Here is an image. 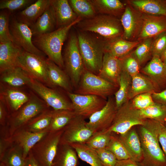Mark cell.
<instances>
[{
    "label": "cell",
    "instance_id": "11a10c76",
    "mask_svg": "<svg viewBox=\"0 0 166 166\" xmlns=\"http://www.w3.org/2000/svg\"><path fill=\"white\" fill-rule=\"evenodd\" d=\"M160 58L163 62L166 61V47L162 54Z\"/></svg>",
    "mask_w": 166,
    "mask_h": 166
},
{
    "label": "cell",
    "instance_id": "44dd1931",
    "mask_svg": "<svg viewBox=\"0 0 166 166\" xmlns=\"http://www.w3.org/2000/svg\"><path fill=\"white\" fill-rule=\"evenodd\" d=\"M50 3L54 13L57 28L68 25L78 18L71 7L68 0H50Z\"/></svg>",
    "mask_w": 166,
    "mask_h": 166
},
{
    "label": "cell",
    "instance_id": "83f0119b",
    "mask_svg": "<svg viewBox=\"0 0 166 166\" xmlns=\"http://www.w3.org/2000/svg\"><path fill=\"white\" fill-rule=\"evenodd\" d=\"M159 92L156 86L149 78L140 73L132 77L128 99L130 100L137 95L142 93H153Z\"/></svg>",
    "mask_w": 166,
    "mask_h": 166
},
{
    "label": "cell",
    "instance_id": "ffe728a7",
    "mask_svg": "<svg viewBox=\"0 0 166 166\" xmlns=\"http://www.w3.org/2000/svg\"><path fill=\"white\" fill-rule=\"evenodd\" d=\"M22 50L13 42H0V73L18 66V58Z\"/></svg>",
    "mask_w": 166,
    "mask_h": 166
},
{
    "label": "cell",
    "instance_id": "9a60e30c",
    "mask_svg": "<svg viewBox=\"0 0 166 166\" xmlns=\"http://www.w3.org/2000/svg\"><path fill=\"white\" fill-rule=\"evenodd\" d=\"M64 129L51 131L42 146L39 152L35 156L33 155L41 166H53Z\"/></svg>",
    "mask_w": 166,
    "mask_h": 166
},
{
    "label": "cell",
    "instance_id": "cb8c5ba5",
    "mask_svg": "<svg viewBox=\"0 0 166 166\" xmlns=\"http://www.w3.org/2000/svg\"><path fill=\"white\" fill-rule=\"evenodd\" d=\"M45 108V105L43 102L36 96H30L29 100L16 117L15 124L17 125L23 124L43 112Z\"/></svg>",
    "mask_w": 166,
    "mask_h": 166
},
{
    "label": "cell",
    "instance_id": "681fc988",
    "mask_svg": "<svg viewBox=\"0 0 166 166\" xmlns=\"http://www.w3.org/2000/svg\"><path fill=\"white\" fill-rule=\"evenodd\" d=\"M52 116V111L45 112L33 122L31 125V128L35 131L42 130L50 125Z\"/></svg>",
    "mask_w": 166,
    "mask_h": 166
},
{
    "label": "cell",
    "instance_id": "f546056e",
    "mask_svg": "<svg viewBox=\"0 0 166 166\" xmlns=\"http://www.w3.org/2000/svg\"><path fill=\"white\" fill-rule=\"evenodd\" d=\"M97 13L118 18L122 16L126 5L119 0H90Z\"/></svg>",
    "mask_w": 166,
    "mask_h": 166
},
{
    "label": "cell",
    "instance_id": "f1b7e54d",
    "mask_svg": "<svg viewBox=\"0 0 166 166\" xmlns=\"http://www.w3.org/2000/svg\"><path fill=\"white\" fill-rule=\"evenodd\" d=\"M1 81L11 87H18L28 85L31 77L21 67L17 66L1 73Z\"/></svg>",
    "mask_w": 166,
    "mask_h": 166
},
{
    "label": "cell",
    "instance_id": "74e56055",
    "mask_svg": "<svg viewBox=\"0 0 166 166\" xmlns=\"http://www.w3.org/2000/svg\"><path fill=\"white\" fill-rule=\"evenodd\" d=\"M138 111L143 119L153 120L164 124L166 123V107L162 104L155 102L152 105Z\"/></svg>",
    "mask_w": 166,
    "mask_h": 166
},
{
    "label": "cell",
    "instance_id": "4dcf8cb0",
    "mask_svg": "<svg viewBox=\"0 0 166 166\" xmlns=\"http://www.w3.org/2000/svg\"><path fill=\"white\" fill-rule=\"evenodd\" d=\"M60 146L55 159L53 166H77V154L69 145L59 144Z\"/></svg>",
    "mask_w": 166,
    "mask_h": 166
},
{
    "label": "cell",
    "instance_id": "f907efd6",
    "mask_svg": "<svg viewBox=\"0 0 166 166\" xmlns=\"http://www.w3.org/2000/svg\"><path fill=\"white\" fill-rule=\"evenodd\" d=\"M2 163L4 166H25V159L22 154L14 152L3 159Z\"/></svg>",
    "mask_w": 166,
    "mask_h": 166
},
{
    "label": "cell",
    "instance_id": "680465c9",
    "mask_svg": "<svg viewBox=\"0 0 166 166\" xmlns=\"http://www.w3.org/2000/svg\"><path fill=\"white\" fill-rule=\"evenodd\" d=\"M164 124L166 126V123H164Z\"/></svg>",
    "mask_w": 166,
    "mask_h": 166
},
{
    "label": "cell",
    "instance_id": "4316f807",
    "mask_svg": "<svg viewBox=\"0 0 166 166\" xmlns=\"http://www.w3.org/2000/svg\"><path fill=\"white\" fill-rule=\"evenodd\" d=\"M50 0H38L20 12L17 18L29 27L43 14L50 4Z\"/></svg>",
    "mask_w": 166,
    "mask_h": 166
},
{
    "label": "cell",
    "instance_id": "e575fe53",
    "mask_svg": "<svg viewBox=\"0 0 166 166\" xmlns=\"http://www.w3.org/2000/svg\"><path fill=\"white\" fill-rule=\"evenodd\" d=\"M132 77L126 73L122 71L120 76L119 86L114 94L117 110L123 104L129 101L128 95L131 85Z\"/></svg>",
    "mask_w": 166,
    "mask_h": 166
},
{
    "label": "cell",
    "instance_id": "d590c367",
    "mask_svg": "<svg viewBox=\"0 0 166 166\" xmlns=\"http://www.w3.org/2000/svg\"><path fill=\"white\" fill-rule=\"evenodd\" d=\"M77 115L73 110H54L52 111V120L50 125L51 131L64 128Z\"/></svg>",
    "mask_w": 166,
    "mask_h": 166
},
{
    "label": "cell",
    "instance_id": "7a4b0ae2",
    "mask_svg": "<svg viewBox=\"0 0 166 166\" xmlns=\"http://www.w3.org/2000/svg\"><path fill=\"white\" fill-rule=\"evenodd\" d=\"M83 19L79 17L73 22L64 26L57 28L46 34L36 37L34 43L38 49L48 56L52 61L62 69L64 68L62 49L64 42L71 28L76 25Z\"/></svg>",
    "mask_w": 166,
    "mask_h": 166
},
{
    "label": "cell",
    "instance_id": "603a6c76",
    "mask_svg": "<svg viewBox=\"0 0 166 166\" xmlns=\"http://www.w3.org/2000/svg\"><path fill=\"white\" fill-rule=\"evenodd\" d=\"M47 61L49 77L53 88L58 87L66 93L73 92V88L65 71L49 58L47 59Z\"/></svg>",
    "mask_w": 166,
    "mask_h": 166
},
{
    "label": "cell",
    "instance_id": "d6a6232c",
    "mask_svg": "<svg viewBox=\"0 0 166 166\" xmlns=\"http://www.w3.org/2000/svg\"><path fill=\"white\" fill-rule=\"evenodd\" d=\"M79 157L91 166H103L96 150L85 143H74L69 145Z\"/></svg>",
    "mask_w": 166,
    "mask_h": 166
},
{
    "label": "cell",
    "instance_id": "7dc6e473",
    "mask_svg": "<svg viewBox=\"0 0 166 166\" xmlns=\"http://www.w3.org/2000/svg\"><path fill=\"white\" fill-rule=\"evenodd\" d=\"M166 47V31L153 38L152 45V57H160Z\"/></svg>",
    "mask_w": 166,
    "mask_h": 166
},
{
    "label": "cell",
    "instance_id": "9c48e42d",
    "mask_svg": "<svg viewBox=\"0 0 166 166\" xmlns=\"http://www.w3.org/2000/svg\"><path fill=\"white\" fill-rule=\"evenodd\" d=\"M28 85L54 110L74 111L70 100L56 90L48 87L32 78Z\"/></svg>",
    "mask_w": 166,
    "mask_h": 166
},
{
    "label": "cell",
    "instance_id": "1f68e13d",
    "mask_svg": "<svg viewBox=\"0 0 166 166\" xmlns=\"http://www.w3.org/2000/svg\"><path fill=\"white\" fill-rule=\"evenodd\" d=\"M1 93V96L15 110H18L24 105L30 98V96L25 93L14 88L3 89Z\"/></svg>",
    "mask_w": 166,
    "mask_h": 166
},
{
    "label": "cell",
    "instance_id": "ab89813d",
    "mask_svg": "<svg viewBox=\"0 0 166 166\" xmlns=\"http://www.w3.org/2000/svg\"><path fill=\"white\" fill-rule=\"evenodd\" d=\"M105 148L113 153L117 160L131 159L117 134L112 133L110 141Z\"/></svg>",
    "mask_w": 166,
    "mask_h": 166
},
{
    "label": "cell",
    "instance_id": "f35d334b",
    "mask_svg": "<svg viewBox=\"0 0 166 166\" xmlns=\"http://www.w3.org/2000/svg\"><path fill=\"white\" fill-rule=\"evenodd\" d=\"M153 39V38H150L143 40L132 52L140 66L152 57V45Z\"/></svg>",
    "mask_w": 166,
    "mask_h": 166
},
{
    "label": "cell",
    "instance_id": "b9f144b4",
    "mask_svg": "<svg viewBox=\"0 0 166 166\" xmlns=\"http://www.w3.org/2000/svg\"><path fill=\"white\" fill-rule=\"evenodd\" d=\"M122 71L132 77L140 73V65L132 52L119 58Z\"/></svg>",
    "mask_w": 166,
    "mask_h": 166
},
{
    "label": "cell",
    "instance_id": "7bdbcfd3",
    "mask_svg": "<svg viewBox=\"0 0 166 166\" xmlns=\"http://www.w3.org/2000/svg\"><path fill=\"white\" fill-rule=\"evenodd\" d=\"M9 13L6 10L0 13V42H13L10 30Z\"/></svg>",
    "mask_w": 166,
    "mask_h": 166
},
{
    "label": "cell",
    "instance_id": "52a82bcc",
    "mask_svg": "<svg viewBox=\"0 0 166 166\" xmlns=\"http://www.w3.org/2000/svg\"><path fill=\"white\" fill-rule=\"evenodd\" d=\"M47 59L23 50L18 58V66L31 78L53 88L49 77Z\"/></svg>",
    "mask_w": 166,
    "mask_h": 166
},
{
    "label": "cell",
    "instance_id": "e0dca14e",
    "mask_svg": "<svg viewBox=\"0 0 166 166\" xmlns=\"http://www.w3.org/2000/svg\"><path fill=\"white\" fill-rule=\"evenodd\" d=\"M143 23L137 41L154 38L166 31V17L143 14Z\"/></svg>",
    "mask_w": 166,
    "mask_h": 166
},
{
    "label": "cell",
    "instance_id": "ac0fdd59",
    "mask_svg": "<svg viewBox=\"0 0 166 166\" xmlns=\"http://www.w3.org/2000/svg\"><path fill=\"white\" fill-rule=\"evenodd\" d=\"M121 72L119 59L105 52L101 68L98 75L119 88Z\"/></svg>",
    "mask_w": 166,
    "mask_h": 166
},
{
    "label": "cell",
    "instance_id": "d6986e66",
    "mask_svg": "<svg viewBox=\"0 0 166 166\" xmlns=\"http://www.w3.org/2000/svg\"><path fill=\"white\" fill-rule=\"evenodd\" d=\"M118 136L131 159L137 164L140 163L143 159V152L139 137L135 127L125 133Z\"/></svg>",
    "mask_w": 166,
    "mask_h": 166
},
{
    "label": "cell",
    "instance_id": "7c38bea8",
    "mask_svg": "<svg viewBox=\"0 0 166 166\" xmlns=\"http://www.w3.org/2000/svg\"><path fill=\"white\" fill-rule=\"evenodd\" d=\"M9 26L13 42L15 44L25 51L44 57L45 54L34 44L33 34L29 26L17 18H13Z\"/></svg>",
    "mask_w": 166,
    "mask_h": 166
},
{
    "label": "cell",
    "instance_id": "277c9868",
    "mask_svg": "<svg viewBox=\"0 0 166 166\" xmlns=\"http://www.w3.org/2000/svg\"><path fill=\"white\" fill-rule=\"evenodd\" d=\"M75 26L80 31L97 34L106 41L122 37L123 34L120 19L110 15L98 14Z\"/></svg>",
    "mask_w": 166,
    "mask_h": 166
},
{
    "label": "cell",
    "instance_id": "836d02e7",
    "mask_svg": "<svg viewBox=\"0 0 166 166\" xmlns=\"http://www.w3.org/2000/svg\"><path fill=\"white\" fill-rule=\"evenodd\" d=\"M47 132L45 131L31 132H23L18 136L17 140L22 148L23 157L26 159L30 149L44 137Z\"/></svg>",
    "mask_w": 166,
    "mask_h": 166
},
{
    "label": "cell",
    "instance_id": "ee69618b",
    "mask_svg": "<svg viewBox=\"0 0 166 166\" xmlns=\"http://www.w3.org/2000/svg\"><path fill=\"white\" fill-rule=\"evenodd\" d=\"M146 119L155 131L159 142L166 156V126L163 124L155 120Z\"/></svg>",
    "mask_w": 166,
    "mask_h": 166
},
{
    "label": "cell",
    "instance_id": "6da1fadb",
    "mask_svg": "<svg viewBox=\"0 0 166 166\" xmlns=\"http://www.w3.org/2000/svg\"><path fill=\"white\" fill-rule=\"evenodd\" d=\"M77 35L85 69L98 75L105 53V40L87 32L79 30Z\"/></svg>",
    "mask_w": 166,
    "mask_h": 166
},
{
    "label": "cell",
    "instance_id": "8fae6325",
    "mask_svg": "<svg viewBox=\"0 0 166 166\" xmlns=\"http://www.w3.org/2000/svg\"><path fill=\"white\" fill-rule=\"evenodd\" d=\"M85 119L76 115L64 128L59 144L85 143L94 133L87 126Z\"/></svg>",
    "mask_w": 166,
    "mask_h": 166
},
{
    "label": "cell",
    "instance_id": "f5cc1de1",
    "mask_svg": "<svg viewBox=\"0 0 166 166\" xmlns=\"http://www.w3.org/2000/svg\"><path fill=\"white\" fill-rule=\"evenodd\" d=\"M116 166H140L137 163L131 159L117 160Z\"/></svg>",
    "mask_w": 166,
    "mask_h": 166
},
{
    "label": "cell",
    "instance_id": "bcb514c9",
    "mask_svg": "<svg viewBox=\"0 0 166 166\" xmlns=\"http://www.w3.org/2000/svg\"><path fill=\"white\" fill-rule=\"evenodd\" d=\"M33 0H1L0 9L14 11L26 8L35 1Z\"/></svg>",
    "mask_w": 166,
    "mask_h": 166
},
{
    "label": "cell",
    "instance_id": "7402d4cb",
    "mask_svg": "<svg viewBox=\"0 0 166 166\" xmlns=\"http://www.w3.org/2000/svg\"><path fill=\"white\" fill-rule=\"evenodd\" d=\"M30 27L33 35L35 37L48 33L54 30V28L56 27V22L50 2L43 14Z\"/></svg>",
    "mask_w": 166,
    "mask_h": 166
},
{
    "label": "cell",
    "instance_id": "3957f363",
    "mask_svg": "<svg viewBox=\"0 0 166 166\" xmlns=\"http://www.w3.org/2000/svg\"><path fill=\"white\" fill-rule=\"evenodd\" d=\"M143 159L140 166H166V156L158 140L155 131L146 119L145 125L138 126Z\"/></svg>",
    "mask_w": 166,
    "mask_h": 166
},
{
    "label": "cell",
    "instance_id": "5b68a950",
    "mask_svg": "<svg viewBox=\"0 0 166 166\" xmlns=\"http://www.w3.org/2000/svg\"><path fill=\"white\" fill-rule=\"evenodd\" d=\"M63 58L65 71L73 87L76 89L85 69L79 51L77 34L72 33L69 35Z\"/></svg>",
    "mask_w": 166,
    "mask_h": 166
},
{
    "label": "cell",
    "instance_id": "d4e9b609",
    "mask_svg": "<svg viewBox=\"0 0 166 166\" xmlns=\"http://www.w3.org/2000/svg\"><path fill=\"white\" fill-rule=\"evenodd\" d=\"M126 2L142 14L166 17V0H129Z\"/></svg>",
    "mask_w": 166,
    "mask_h": 166
},
{
    "label": "cell",
    "instance_id": "30bf717a",
    "mask_svg": "<svg viewBox=\"0 0 166 166\" xmlns=\"http://www.w3.org/2000/svg\"><path fill=\"white\" fill-rule=\"evenodd\" d=\"M77 115L85 119L102 109L107 100L100 97L91 95H81L74 92L66 93Z\"/></svg>",
    "mask_w": 166,
    "mask_h": 166
},
{
    "label": "cell",
    "instance_id": "8d00e7d4",
    "mask_svg": "<svg viewBox=\"0 0 166 166\" xmlns=\"http://www.w3.org/2000/svg\"><path fill=\"white\" fill-rule=\"evenodd\" d=\"M68 2L77 16L83 19L92 18L97 14L90 0H69Z\"/></svg>",
    "mask_w": 166,
    "mask_h": 166
},
{
    "label": "cell",
    "instance_id": "db71d44e",
    "mask_svg": "<svg viewBox=\"0 0 166 166\" xmlns=\"http://www.w3.org/2000/svg\"><path fill=\"white\" fill-rule=\"evenodd\" d=\"M25 166H41L33 155H30L25 159Z\"/></svg>",
    "mask_w": 166,
    "mask_h": 166
},
{
    "label": "cell",
    "instance_id": "f6af8a7d",
    "mask_svg": "<svg viewBox=\"0 0 166 166\" xmlns=\"http://www.w3.org/2000/svg\"><path fill=\"white\" fill-rule=\"evenodd\" d=\"M152 94L151 93H146L135 96L130 100L132 106L137 109L141 110L152 105L155 102Z\"/></svg>",
    "mask_w": 166,
    "mask_h": 166
},
{
    "label": "cell",
    "instance_id": "2e32d148",
    "mask_svg": "<svg viewBox=\"0 0 166 166\" xmlns=\"http://www.w3.org/2000/svg\"><path fill=\"white\" fill-rule=\"evenodd\" d=\"M141 71L153 82L160 92L166 89V67L160 57H152Z\"/></svg>",
    "mask_w": 166,
    "mask_h": 166
},
{
    "label": "cell",
    "instance_id": "5bb4252c",
    "mask_svg": "<svg viewBox=\"0 0 166 166\" xmlns=\"http://www.w3.org/2000/svg\"><path fill=\"white\" fill-rule=\"evenodd\" d=\"M117 111L115 98L110 97L105 106L89 118L86 125L94 133L105 131L112 124Z\"/></svg>",
    "mask_w": 166,
    "mask_h": 166
},
{
    "label": "cell",
    "instance_id": "6f0895ef",
    "mask_svg": "<svg viewBox=\"0 0 166 166\" xmlns=\"http://www.w3.org/2000/svg\"><path fill=\"white\" fill-rule=\"evenodd\" d=\"M0 166H4L2 163H1V164Z\"/></svg>",
    "mask_w": 166,
    "mask_h": 166
},
{
    "label": "cell",
    "instance_id": "8992f818",
    "mask_svg": "<svg viewBox=\"0 0 166 166\" xmlns=\"http://www.w3.org/2000/svg\"><path fill=\"white\" fill-rule=\"evenodd\" d=\"M118 87L86 69L73 92L81 95L98 96L106 100L117 91Z\"/></svg>",
    "mask_w": 166,
    "mask_h": 166
},
{
    "label": "cell",
    "instance_id": "4fadbf2b",
    "mask_svg": "<svg viewBox=\"0 0 166 166\" xmlns=\"http://www.w3.org/2000/svg\"><path fill=\"white\" fill-rule=\"evenodd\" d=\"M120 21L123 30L122 38L129 41H137L143 25V14L127 3Z\"/></svg>",
    "mask_w": 166,
    "mask_h": 166
},
{
    "label": "cell",
    "instance_id": "816d5d0a",
    "mask_svg": "<svg viewBox=\"0 0 166 166\" xmlns=\"http://www.w3.org/2000/svg\"><path fill=\"white\" fill-rule=\"evenodd\" d=\"M152 96L154 102L166 107V89L160 92L152 93Z\"/></svg>",
    "mask_w": 166,
    "mask_h": 166
},
{
    "label": "cell",
    "instance_id": "9f6ffc18",
    "mask_svg": "<svg viewBox=\"0 0 166 166\" xmlns=\"http://www.w3.org/2000/svg\"><path fill=\"white\" fill-rule=\"evenodd\" d=\"M164 62L165 63L166 67V61H164Z\"/></svg>",
    "mask_w": 166,
    "mask_h": 166
},
{
    "label": "cell",
    "instance_id": "ba28073f",
    "mask_svg": "<svg viewBox=\"0 0 166 166\" xmlns=\"http://www.w3.org/2000/svg\"><path fill=\"white\" fill-rule=\"evenodd\" d=\"M146 121L140 117L138 110L132 106L129 100L117 110L112 124L106 131L123 134L136 126L145 125Z\"/></svg>",
    "mask_w": 166,
    "mask_h": 166
},
{
    "label": "cell",
    "instance_id": "c3c4849f",
    "mask_svg": "<svg viewBox=\"0 0 166 166\" xmlns=\"http://www.w3.org/2000/svg\"><path fill=\"white\" fill-rule=\"evenodd\" d=\"M95 150L103 166H116L117 160L110 151L106 148Z\"/></svg>",
    "mask_w": 166,
    "mask_h": 166
},
{
    "label": "cell",
    "instance_id": "60d3db41",
    "mask_svg": "<svg viewBox=\"0 0 166 166\" xmlns=\"http://www.w3.org/2000/svg\"><path fill=\"white\" fill-rule=\"evenodd\" d=\"M111 134L106 130L94 133L85 143L95 150L105 148L109 142Z\"/></svg>",
    "mask_w": 166,
    "mask_h": 166
},
{
    "label": "cell",
    "instance_id": "484cf974",
    "mask_svg": "<svg viewBox=\"0 0 166 166\" xmlns=\"http://www.w3.org/2000/svg\"><path fill=\"white\" fill-rule=\"evenodd\" d=\"M141 42L129 41L124 39L122 37L105 40V52L119 59L131 52Z\"/></svg>",
    "mask_w": 166,
    "mask_h": 166
}]
</instances>
